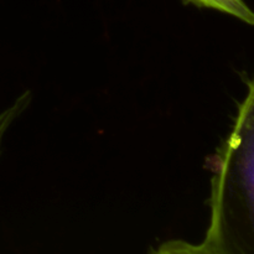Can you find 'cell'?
I'll return each mask as SVG.
<instances>
[{"label":"cell","mask_w":254,"mask_h":254,"mask_svg":"<svg viewBox=\"0 0 254 254\" xmlns=\"http://www.w3.org/2000/svg\"><path fill=\"white\" fill-rule=\"evenodd\" d=\"M210 169L211 217L203 243L216 254H254V79Z\"/></svg>","instance_id":"1"},{"label":"cell","mask_w":254,"mask_h":254,"mask_svg":"<svg viewBox=\"0 0 254 254\" xmlns=\"http://www.w3.org/2000/svg\"><path fill=\"white\" fill-rule=\"evenodd\" d=\"M185 1L196 6L225 12L246 24L254 25V11L243 0H185Z\"/></svg>","instance_id":"2"},{"label":"cell","mask_w":254,"mask_h":254,"mask_svg":"<svg viewBox=\"0 0 254 254\" xmlns=\"http://www.w3.org/2000/svg\"><path fill=\"white\" fill-rule=\"evenodd\" d=\"M30 102H31L30 92H24L9 107L0 112V154H1L2 141H4L7 130L14 124V122L29 108Z\"/></svg>","instance_id":"3"},{"label":"cell","mask_w":254,"mask_h":254,"mask_svg":"<svg viewBox=\"0 0 254 254\" xmlns=\"http://www.w3.org/2000/svg\"><path fill=\"white\" fill-rule=\"evenodd\" d=\"M150 254H216L205 243L193 245L185 241H169L160 247L154 250Z\"/></svg>","instance_id":"4"}]
</instances>
